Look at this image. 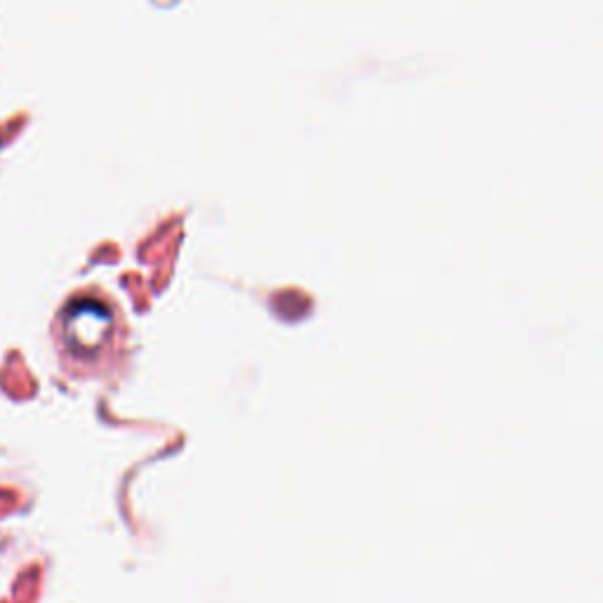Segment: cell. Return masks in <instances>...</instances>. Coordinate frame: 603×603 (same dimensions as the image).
<instances>
[{
    "label": "cell",
    "mask_w": 603,
    "mask_h": 603,
    "mask_svg": "<svg viewBox=\"0 0 603 603\" xmlns=\"http://www.w3.org/2000/svg\"><path fill=\"white\" fill-rule=\"evenodd\" d=\"M111 312L100 302H76L64 312V346L79 361L92 358L111 337Z\"/></svg>",
    "instance_id": "obj_1"
}]
</instances>
